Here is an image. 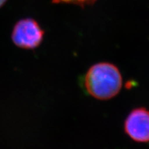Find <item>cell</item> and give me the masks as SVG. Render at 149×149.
I'll return each instance as SVG.
<instances>
[{"instance_id": "2", "label": "cell", "mask_w": 149, "mask_h": 149, "mask_svg": "<svg viewBox=\"0 0 149 149\" xmlns=\"http://www.w3.org/2000/svg\"><path fill=\"white\" fill-rule=\"evenodd\" d=\"M44 33V31L36 20L25 18L15 24L11 38L17 47L26 50H34L42 43Z\"/></svg>"}, {"instance_id": "3", "label": "cell", "mask_w": 149, "mask_h": 149, "mask_svg": "<svg viewBox=\"0 0 149 149\" xmlns=\"http://www.w3.org/2000/svg\"><path fill=\"white\" fill-rule=\"evenodd\" d=\"M125 133L137 142L149 141V111L144 107L132 110L124 124Z\"/></svg>"}, {"instance_id": "1", "label": "cell", "mask_w": 149, "mask_h": 149, "mask_svg": "<svg viewBox=\"0 0 149 149\" xmlns=\"http://www.w3.org/2000/svg\"><path fill=\"white\" fill-rule=\"evenodd\" d=\"M123 80L120 70L115 64L102 61L93 64L83 78L87 93L99 100H109L120 92Z\"/></svg>"}, {"instance_id": "4", "label": "cell", "mask_w": 149, "mask_h": 149, "mask_svg": "<svg viewBox=\"0 0 149 149\" xmlns=\"http://www.w3.org/2000/svg\"><path fill=\"white\" fill-rule=\"evenodd\" d=\"M95 0H55V2H64L74 3V4H78L80 6L88 4L94 2Z\"/></svg>"}, {"instance_id": "5", "label": "cell", "mask_w": 149, "mask_h": 149, "mask_svg": "<svg viewBox=\"0 0 149 149\" xmlns=\"http://www.w3.org/2000/svg\"><path fill=\"white\" fill-rule=\"evenodd\" d=\"M6 1L7 0H0V8H1V7L2 6L3 4H4Z\"/></svg>"}]
</instances>
